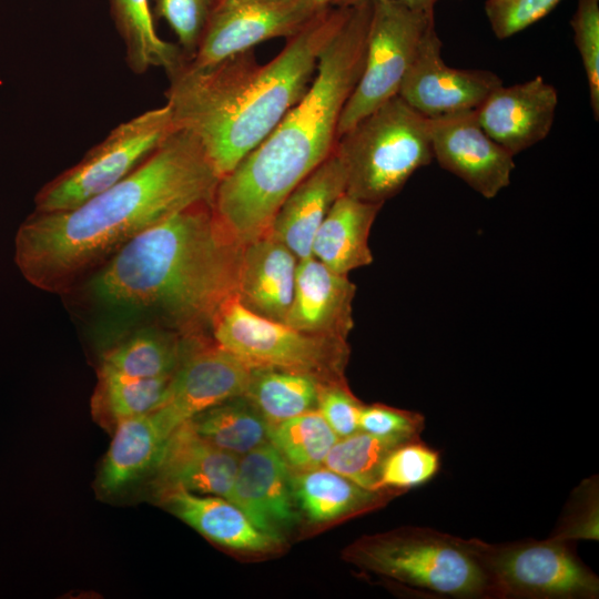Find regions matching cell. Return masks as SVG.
I'll return each instance as SVG.
<instances>
[{
	"label": "cell",
	"instance_id": "1",
	"mask_svg": "<svg viewBox=\"0 0 599 599\" xmlns=\"http://www.w3.org/2000/svg\"><path fill=\"white\" fill-rule=\"evenodd\" d=\"M220 176L201 143L175 129L131 174L64 211H33L14 236V263L35 288L67 294L143 231L200 202Z\"/></svg>",
	"mask_w": 599,
	"mask_h": 599
},
{
	"label": "cell",
	"instance_id": "2",
	"mask_svg": "<svg viewBox=\"0 0 599 599\" xmlns=\"http://www.w3.org/2000/svg\"><path fill=\"white\" fill-rule=\"evenodd\" d=\"M244 246L195 203L140 233L88 278L92 300L110 311L144 314L184 337L212 336L236 295Z\"/></svg>",
	"mask_w": 599,
	"mask_h": 599
},
{
	"label": "cell",
	"instance_id": "3",
	"mask_svg": "<svg viewBox=\"0 0 599 599\" xmlns=\"http://www.w3.org/2000/svg\"><path fill=\"white\" fill-rule=\"evenodd\" d=\"M349 10L331 6L317 12L265 64L247 50L203 68L184 60L167 74L165 97L175 129L201 143L220 180L303 98Z\"/></svg>",
	"mask_w": 599,
	"mask_h": 599
},
{
	"label": "cell",
	"instance_id": "4",
	"mask_svg": "<svg viewBox=\"0 0 599 599\" xmlns=\"http://www.w3.org/2000/svg\"><path fill=\"white\" fill-rule=\"evenodd\" d=\"M370 17L372 1L351 6L303 98L219 181L214 214L241 245L268 234L286 196L335 150L342 111L363 71Z\"/></svg>",
	"mask_w": 599,
	"mask_h": 599
},
{
	"label": "cell",
	"instance_id": "5",
	"mask_svg": "<svg viewBox=\"0 0 599 599\" xmlns=\"http://www.w3.org/2000/svg\"><path fill=\"white\" fill-rule=\"evenodd\" d=\"M346 194L383 204L433 160L429 119L395 95L338 139Z\"/></svg>",
	"mask_w": 599,
	"mask_h": 599
},
{
	"label": "cell",
	"instance_id": "6",
	"mask_svg": "<svg viewBox=\"0 0 599 599\" xmlns=\"http://www.w3.org/2000/svg\"><path fill=\"white\" fill-rule=\"evenodd\" d=\"M353 560L365 569L435 595L497 598L480 540L429 528H405L358 542Z\"/></svg>",
	"mask_w": 599,
	"mask_h": 599
},
{
	"label": "cell",
	"instance_id": "7",
	"mask_svg": "<svg viewBox=\"0 0 599 599\" xmlns=\"http://www.w3.org/2000/svg\"><path fill=\"white\" fill-rule=\"evenodd\" d=\"M213 339L251 368H277L314 376L322 383L343 382L348 357L345 338L309 334L263 317L236 295L217 313Z\"/></svg>",
	"mask_w": 599,
	"mask_h": 599
},
{
	"label": "cell",
	"instance_id": "8",
	"mask_svg": "<svg viewBox=\"0 0 599 599\" xmlns=\"http://www.w3.org/2000/svg\"><path fill=\"white\" fill-rule=\"evenodd\" d=\"M175 130L167 104L144 111L115 128L73 166L35 194V212L72 209L122 181Z\"/></svg>",
	"mask_w": 599,
	"mask_h": 599
},
{
	"label": "cell",
	"instance_id": "9",
	"mask_svg": "<svg viewBox=\"0 0 599 599\" xmlns=\"http://www.w3.org/2000/svg\"><path fill=\"white\" fill-rule=\"evenodd\" d=\"M435 13L413 10L397 0L372 1L364 67L342 111L337 139L395 95Z\"/></svg>",
	"mask_w": 599,
	"mask_h": 599
},
{
	"label": "cell",
	"instance_id": "10",
	"mask_svg": "<svg viewBox=\"0 0 599 599\" xmlns=\"http://www.w3.org/2000/svg\"><path fill=\"white\" fill-rule=\"evenodd\" d=\"M497 598H597L599 580L566 541L491 545L480 540Z\"/></svg>",
	"mask_w": 599,
	"mask_h": 599
},
{
	"label": "cell",
	"instance_id": "11",
	"mask_svg": "<svg viewBox=\"0 0 599 599\" xmlns=\"http://www.w3.org/2000/svg\"><path fill=\"white\" fill-rule=\"evenodd\" d=\"M252 368L212 336L190 337L164 403L155 414L170 434L199 413L245 394Z\"/></svg>",
	"mask_w": 599,
	"mask_h": 599
},
{
	"label": "cell",
	"instance_id": "12",
	"mask_svg": "<svg viewBox=\"0 0 599 599\" xmlns=\"http://www.w3.org/2000/svg\"><path fill=\"white\" fill-rule=\"evenodd\" d=\"M315 12L307 0H216L191 67L215 64L274 38L295 34Z\"/></svg>",
	"mask_w": 599,
	"mask_h": 599
},
{
	"label": "cell",
	"instance_id": "13",
	"mask_svg": "<svg viewBox=\"0 0 599 599\" xmlns=\"http://www.w3.org/2000/svg\"><path fill=\"white\" fill-rule=\"evenodd\" d=\"M441 45L434 24L424 34L398 92L428 119L477 110L502 84L491 71L447 65L440 54Z\"/></svg>",
	"mask_w": 599,
	"mask_h": 599
},
{
	"label": "cell",
	"instance_id": "14",
	"mask_svg": "<svg viewBox=\"0 0 599 599\" xmlns=\"http://www.w3.org/2000/svg\"><path fill=\"white\" fill-rule=\"evenodd\" d=\"M433 159L486 199L510 183L514 156L480 126L476 110L429 119Z\"/></svg>",
	"mask_w": 599,
	"mask_h": 599
},
{
	"label": "cell",
	"instance_id": "15",
	"mask_svg": "<svg viewBox=\"0 0 599 599\" xmlns=\"http://www.w3.org/2000/svg\"><path fill=\"white\" fill-rule=\"evenodd\" d=\"M558 92L540 75L496 88L476 110L484 131L512 156L542 141L550 132Z\"/></svg>",
	"mask_w": 599,
	"mask_h": 599
},
{
	"label": "cell",
	"instance_id": "16",
	"mask_svg": "<svg viewBox=\"0 0 599 599\" xmlns=\"http://www.w3.org/2000/svg\"><path fill=\"white\" fill-rule=\"evenodd\" d=\"M261 531L282 541L295 519L291 468L270 444L240 457L229 498Z\"/></svg>",
	"mask_w": 599,
	"mask_h": 599
},
{
	"label": "cell",
	"instance_id": "17",
	"mask_svg": "<svg viewBox=\"0 0 599 599\" xmlns=\"http://www.w3.org/2000/svg\"><path fill=\"white\" fill-rule=\"evenodd\" d=\"M238 460V456L210 444L184 422L166 438L153 470L159 491L180 487L229 499Z\"/></svg>",
	"mask_w": 599,
	"mask_h": 599
},
{
	"label": "cell",
	"instance_id": "18",
	"mask_svg": "<svg viewBox=\"0 0 599 599\" xmlns=\"http://www.w3.org/2000/svg\"><path fill=\"white\" fill-rule=\"evenodd\" d=\"M355 284L308 256L298 260L285 324L309 334L347 338L354 327Z\"/></svg>",
	"mask_w": 599,
	"mask_h": 599
},
{
	"label": "cell",
	"instance_id": "19",
	"mask_svg": "<svg viewBox=\"0 0 599 599\" xmlns=\"http://www.w3.org/2000/svg\"><path fill=\"white\" fill-rule=\"evenodd\" d=\"M346 169L336 151L283 201L268 234L298 260L311 256L314 235L332 205L346 192Z\"/></svg>",
	"mask_w": 599,
	"mask_h": 599
},
{
	"label": "cell",
	"instance_id": "20",
	"mask_svg": "<svg viewBox=\"0 0 599 599\" xmlns=\"http://www.w3.org/2000/svg\"><path fill=\"white\" fill-rule=\"evenodd\" d=\"M298 258L266 234L243 248L236 297L250 311L285 322L292 304Z\"/></svg>",
	"mask_w": 599,
	"mask_h": 599
},
{
	"label": "cell",
	"instance_id": "21",
	"mask_svg": "<svg viewBox=\"0 0 599 599\" xmlns=\"http://www.w3.org/2000/svg\"><path fill=\"white\" fill-rule=\"evenodd\" d=\"M163 504L176 517L223 547L245 552L274 550L281 540L261 531L232 501L180 487L160 490Z\"/></svg>",
	"mask_w": 599,
	"mask_h": 599
},
{
	"label": "cell",
	"instance_id": "22",
	"mask_svg": "<svg viewBox=\"0 0 599 599\" xmlns=\"http://www.w3.org/2000/svg\"><path fill=\"white\" fill-rule=\"evenodd\" d=\"M382 206L380 203L361 201L344 193L317 229L311 256L345 275L370 265L373 254L368 238Z\"/></svg>",
	"mask_w": 599,
	"mask_h": 599
},
{
	"label": "cell",
	"instance_id": "23",
	"mask_svg": "<svg viewBox=\"0 0 599 599\" xmlns=\"http://www.w3.org/2000/svg\"><path fill=\"white\" fill-rule=\"evenodd\" d=\"M167 437L154 412L118 422L98 477L101 491L116 494L153 470Z\"/></svg>",
	"mask_w": 599,
	"mask_h": 599
},
{
	"label": "cell",
	"instance_id": "24",
	"mask_svg": "<svg viewBox=\"0 0 599 599\" xmlns=\"http://www.w3.org/2000/svg\"><path fill=\"white\" fill-rule=\"evenodd\" d=\"M190 337L151 324L121 338L101 355L99 372L134 378L173 375Z\"/></svg>",
	"mask_w": 599,
	"mask_h": 599
},
{
	"label": "cell",
	"instance_id": "25",
	"mask_svg": "<svg viewBox=\"0 0 599 599\" xmlns=\"http://www.w3.org/2000/svg\"><path fill=\"white\" fill-rule=\"evenodd\" d=\"M295 502L315 522L336 520L365 511L380 504L397 490H370L323 467L300 470L292 475Z\"/></svg>",
	"mask_w": 599,
	"mask_h": 599
},
{
	"label": "cell",
	"instance_id": "26",
	"mask_svg": "<svg viewBox=\"0 0 599 599\" xmlns=\"http://www.w3.org/2000/svg\"><path fill=\"white\" fill-rule=\"evenodd\" d=\"M109 4L128 67L134 73L162 68L169 74L186 60L177 44L158 34L149 0H109Z\"/></svg>",
	"mask_w": 599,
	"mask_h": 599
},
{
	"label": "cell",
	"instance_id": "27",
	"mask_svg": "<svg viewBox=\"0 0 599 599\" xmlns=\"http://www.w3.org/2000/svg\"><path fill=\"white\" fill-rule=\"evenodd\" d=\"M186 422L200 437L238 457L268 443L270 424L244 395L212 406Z\"/></svg>",
	"mask_w": 599,
	"mask_h": 599
},
{
	"label": "cell",
	"instance_id": "28",
	"mask_svg": "<svg viewBox=\"0 0 599 599\" xmlns=\"http://www.w3.org/2000/svg\"><path fill=\"white\" fill-rule=\"evenodd\" d=\"M319 383L304 373L252 368L244 396L273 425L315 409Z\"/></svg>",
	"mask_w": 599,
	"mask_h": 599
},
{
	"label": "cell",
	"instance_id": "29",
	"mask_svg": "<svg viewBox=\"0 0 599 599\" xmlns=\"http://www.w3.org/2000/svg\"><path fill=\"white\" fill-rule=\"evenodd\" d=\"M172 376L134 378L99 372L92 407L114 425L125 418L149 414L166 399Z\"/></svg>",
	"mask_w": 599,
	"mask_h": 599
},
{
	"label": "cell",
	"instance_id": "30",
	"mask_svg": "<svg viewBox=\"0 0 599 599\" xmlns=\"http://www.w3.org/2000/svg\"><path fill=\"white\" fill-rule=\"evenodd\" d=\"M338 437L315 408L270 425L268 443L290 468L309 469L323 465Z\"/></svg>",
	"mask_w": 599,
	"mask_h": 599
},
{
	"label": "cell",
	"instance_id": "31",
	"mask_svg": "<svg viewBox=\"0 0 599 599\" xmlns=\"http://www.w3.org/2000/svg\"><path fill=\"white\" fill-rule=\"evenodd\" d=\"M406 441L409 440L379 437L358 430L353 435L338 438L329 449L323 465L361 487L376 490L379 469L385 457L395 447Z\"/></svg>",
	"mask_w": 599,
	"mask_h": 599
},
{
	"label": "cell",
	"instance_id": "32",
	"mask_svg": "<svg viewBox=\"0 0 599 599\" xmlns=\"http://www.w3.org/2000/svg\"><path fill=\"white\" fill-rule=\"evenodd\" d=\"M440 465L439 453L419 438L403 443L385 457L376 490L404 491L430 480Z\"/></svg>",
	"mask_w": 599,
	"mask_h": 599
},
{
	"label": "cell",
	"instance_id": "33",
	"mask_svg": "<svg viewBox=\"0 0 599 599\" xmlns=\"http://www.w3.org/2000/svg\"><path fill=\"white\" fill-rule=\"evenodd\" d=\"M215 2L216 0H155L153 17L169 23L186 60L194 55Z\"/></svg>",
	"mask_w": 599,
	"mask_h": 599
},
{
	"label": "cell",
	"instance_id": "34",
	"mask_svg": "<svg viewBox=\"0 0 599 599\" xmlns=\"http://www.w3.org/2000/svg\"><path fill=\"white\" fill-rule=\"evenodd\" d=\"M573 41L585 69L590 105L596 121L599 119V0H578L570 22Z\"/></svg>",
	"mask_w": 599,
	"mask_h": 599
},
{
	"label": "cell",
	"instance_id": "35",
	"mask_svg": "<svg viewBox=\"0 0 599 599\" xmlns=\"http://www.w3.org/2000/svg\"><path fill=\"white\" fill-rule=\"evenodd\" d=\"M561 0H486L485 12L499 40L508 39L549 14Z\"/></svg>",
	"mask_w": 599,
	"mask_h": 599
},
{
	"label": "cell",
	"instance_id": "36",
	"mask_svg": "<svg viewBox=\"0 0 599 599\" xmlns=\"http://www.w3.org/2000/svg\"><path fill=\"white\" fill-rule=\"evenodd\" d=\"M363 404L349 392L345 382L319 383L316 409L338 438L359 430Z\"/></svg>",
	"mask_w": 599,
	"mask_h": 599
},
{
	"label": "cell",
	"instance_id": "37",
	"mask_svg": "<svg viewBox=\"0 0 599 599\" xmlns=\"http://www.w3.org/2000/svg\"><path fill=\"white\" fill-rule=\"evenodd\" d=\"M358 425L359 430L375 436L412 440L419 438L425 418L418 413L374 404L363 405Z\"/></svg>",
	"mask_w": 599,
	"mask_h": 599
},
{
	"label": "cell",
	"instance_id": "38",
	"mask_svg": "<svg viewBox=\"0 0 599 599\" xmlns=\"http://www.w3.org/2000/svg\"><path fill=\"white\" fill-rule=\"evenodd\" d=\"M365 1L374 0H333L332 6L334 7H351ZM408 8L425 12V13H435V6L439 0H397Z\"/></svg>",
	"mask_w": 599,
	"mask_h": 599
},
{
	"label": "cell",
	"instance_id": "39",
	"mask_svg": "<svg viewBox=\"0 0 599 599\" xmlns=\"http://www.w3.org/2000/svg\"><path fill=\"white\" fill-rule=\"evenodd\" d=\"M315 12H319L332 6L333 0H307Z\"/></svg>",
	"mask_w": 599,
	"mask_h": 599
}]
</instances>
